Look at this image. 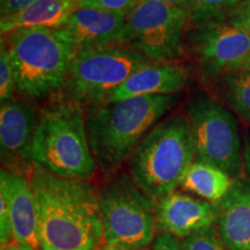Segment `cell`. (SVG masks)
<instances>
[{"label":"cell","instance_id":"cell-1","mask_svg":"<svg viewBox=\"0 0 250 250\" xmlns=\"http://www.w3.org/2000/svg\"><path fill=\"white\" fill-rule=\"evenodd\" d=\"M29 181L37 203L41 249L102 248L99 192L88 181L62 179L39 166H34Z\"/></svg>","mask_w":250,"mask_h":250},{"label":"cell","instance_id":"cell-2","mask_svg":"<svg viewBox=\"0 0 250 250\" xmlns=\"http://www.w3.org/2000/svg\"><path fill=\"white\" fill-rule=\"evenodd\" d=\"M175 102V95H149L83 107L90 148L101 173L118 171Z\"/></svg>","mask_w":250,"mask_h":250},{"label":"cell","instance_id":"cell-3","mask_svg":"<svg viewBox=\"0 0 250 250\" xmlns=\"http://www.w3.org/2000/svg\"><path fill=\"white\" fill-rule=\"evenodd\" d=\"M14 68L17 92L26 100L61 95L78 50L65 27H35L1 35Z\"/></svg>","mask_w":250,"mask_h":250},{"label":"cell","instance_id":"cell-4","mask_svg":"<svg viewBox=\"0 0 250 250\" xmlns=\"http://www.w3.org/2000/svg\"><path fill=\"white\" fill-rule=\"evenodd\" d=\"M33 162L62 179L88 181L98 166L90 148L83 105L56 98L39 112Z\"/></svg>","mask_w":250,"mask_h":250},{"label":"cell","instance_id":"cell-5","mask_svg":"<svg viewBox=\"0 0 250 250\" xmlns=\"http://www.w3.org/2000/svg\"><path fill=\"white\" fill-rule=\"evenodd\" d=\"M196 160L189 120L173 114L155 124L129 159V174L153 202L176 191Z\"/></svg>","mask_w":250,"mask_h":250},{"label":"cell","instance_id":"cell-6","mask_svg":"<svg viewBox=\"0 0 250 250\" xmlns=\"http://www.w3.org/2000/svg\"><path fill=\"white\" fill-rule=\"evenodd\" d=\"M99 206L107 246L143 250L155 241V203L129 173L114 177L101 188Z\"/></svg>","mask_w":250,"mask_h":250},{"label":"cell","instance_id":"cell-7","mask_svg":"<svg viewBox=\"0 0 250 250\" xmlns=\"http://www.w3.org/2000/svg\"><path fill=\"white\" fill-rule=\"evenodd\" d=\"M149 62L127 44L80 50L72 62L61 96L83 107L103 102L131 74Z\"/></svg>","mask_w":250,"mask_h":250},{"label":"cell","instance_id":"cell-8","mask_svg":"<svg viewBox=\"0 0 250 250\" xmlns=\"http://www.w3.org/2000/svg\"><path fill=\"white\" fill-rule=\"evenodd\" d=\"M190 23L189 9L159 0H138L126 15L123 43L152 62H180Z\"/></svg>","mask_w":250,"mask_h":250},{"label":"cell","instance_id":"cell-9","mask_svg":"<svg viewBox=\"0 0 250 250\" xmlns=\"http://www.w3.org/2000/svg\"><path fill=\"white\" fill-rule=\"evenodd\" d=\"M191 126L196 160L215 166L236 179L243 166L239 124L228 109L205 93H197L184 107Z\"/></svg>","mask_w":250,"mask_h":250},{"label":"cell","instance_id":"cell-10","mask_svg":"<svg viewBox=\"0 0 250 250\" xmlns=\"http://www.w3.org/2000/svg\"><path fill=\"white\" fill-rule=\"evenodd\" d=\"M188 41L205 81L242 70L250 58V33L229 21L195 27Z\"/></svg>","mask_w":250,"mask_h":250},{"label":"cell","instance_id":"cell-11","mask_svg":"<svg viewBox=\"0 0 250 250\" xmlns=\"http://www.w3.org/2000/svg\"><path fill=\"white\" fill-rule=\"evenodd\" d=\"M37 117L29 100L11 99L0 107V149L4 169L29 177L34 169L33 139Z\"/></svg>","mask_w":250,"mask_h":250},{"label":"cell","instance_id":"cell-12","mask_svg":"<svg viewBox=\"0 0 250 250\" xmlns=\"http://www.w3.org/2000/svg\"><path fill=\"white\" fill-rule=\"evenodd\" d=\"M0 197L7 204L14 242L41 249L39 212L29 177L2 168L0 171Z\"/></svg>","mask_w":250,"mask_h":250},{"label":"cell","instance_id":"cell-13","mask_svg":"<svg viewBox=\"0 0 250 250\" xmlns=\"http://www.w3.org/2000/svg\"><path fill=\"white\" fill-rule=\"evenodd\" d=\"M156 226L160 234L183 240L215 224L214 204L175 191L155 203Z\"/></svg>","mask_w":250,"mask_h":250},{"label":"cell","instance_id":"cell-14","mask_svg":"<svg viewBox=\"0 0 250 250\" xmlns=\"http://www.w3.org/2000/svg\"><path fill=\"white\" fill-rule=\"evenodd\" d=\"M191 76V68L180 62H149L131 74L105 101L149 95H176L189 85Z\"/></svg>","mask_w":250,"mask_h":250},{"label":"cell","instance_id":"cell-15","mask_svg":"<svg viewBox=\"0 0 250 250\" xmlns=\"http://www.w3.org/2000/svg\"><path fill=\"white\" fill-rule=\"evenodd\" d=\"M126 15L93 6L78 5L62 27L73 36L77 50L124 44Z\"/></svg>","mask_w":250,"mask_h":250},{"label":"cell","instance_id":"cell-16","mask_svg":"<svg viewBox=\"0 0 250 250\" xmlns=\"http://www.w3.org/2000/svg\"><path fill=\"white\" fill-rule=\"evenodd\" d=\"M214 208V225L228 249L250 250V176L234 179L229 192Z\"/></svg>","mask_w":250,"mask_h":250},{"label":"cell","instance_id":"cell-17","mask_svg":"<svg viewBox=\"0 0 250 250\" xmlns=\"http://www.w3.org/2000/svg\"><path fill=\"white\" fill-rule=\"evenodd\" d=\"M79 5V0H37L20 13L0 20L1 35L24 28H59Z\"/></svg>","mask_w":250,"mask_h":250},{"label":"cell","instance_id":"cell-18","mask_svg":"<svg viewBox=\"0 0 250 250\" xmlns=\"http://www.w3.org/2000/svg\"><path fill=\"white\" fill-rule=\"evenodd\" d=\"M234 179L215 166L195 160L184 175L181 188L206 202L217 204L229 192Z\"/></svg>","mask_w":250,"mask_h":250},{"label":"cell","instance_id":"cell-19","mask_svg":"<svg viewBox=\"0 0 250 250\" xmlns=\"http://www.w3.org/2000/svg\"><path fill=\"white\" fill-rule=\"evenodd\" d=\"M217 90L225 104L250 125V71L240 70L217 81Z\"/></svg>","mask_w":250,"mask_h":250},{"label":"cell","instance_id":"cell-20","mask_svg":"<svg viewBox=\"0 0 250 250\" xmlns=\"http://www.w3.org/2000/svg\"><path fill=\"white\" fill-rule=\"evenodd\" d=\"M243 0H192L189 8L192 27H201L215 21H227Z\"/></svg>","mask_w":250,"mask_h":250},{"label":"cell","instance_id":"cell-21","mask_svg":"<svg viewBox=\"0 0 250 250\" xmlns=\"http://www.w3.org/2000/svg\"><path fill=\"white\" fill-rule=\"evenodd\" d=\"M183 250H229L215 225L204 227L181 240Z\"/></svg>","mask_w":250,"mask_h":250},{"label":"cell","instance_id":"cell-22","mask_svg":"<svg viewBox=\"0 0 250 250\" xmlns=\"http://www.w3.org/2000/svg\"><path fill=\"white\" fill-rule=\"evenodd\" d=\"M17 92V81H15L14 68L12 65L8 50L1 39L0 44V101L4 103L14 98Z\"/></svg>","mask_w":250,"mask_h":250},{"label":"cell","instance_id":"cell-23","mask_svg":"<svg viewBox=\"0 0 250 250\" xmlns=\"http://www.w3.org/2000/svg\"><path fill=\"white\" fill-rule=\"evenodd\" d=\"M138 0H83L79 5L93 6L102 9H107L111 12H118L125 15L129 14V12L134 7Z\"/></svg>","mask_w":250,"mask_h":250},{"label":"cell","instance_id":"cell-24","mask_svg":"<svg viewBox=\"0 0 250 250\" xmlns=\"http://www.w3.org/2000/svg\"><path fill=\"white\" fill-rule=\"evenodd\" d=\"M35 1L37 0H0V14L1 18L18 14Z\"/></svg>","mask_w":250,"mask_h":250},{"label":"cell","instance_id":"cell-25","mask_svg":"<svg viewBox=\"0 0 250 250\" xmlns=\"http://www.w3.org/2000/svg\"><path fill=\"white\" fill-rule=\"evenodd\" d=\"M151 250H183V248L181 240L169 234H159L153 242Z\"/></svg>","mask_w":250,"mask_h":250},{"label":"cell","instance_id":"cell-26","mask_svg":"<svg viewBox=\"0 0 250 250\" xmlns=\"http://www.w3.org/2000/svg\"><path fill=\"white\" fill-rule=\"evenodd\" d=\"M227 21L232 23L250 21V0H243L241 4L234 9L233 13L230 14Z\"/></svg>","mask_w":250,"mask_h":250},{"label":"cell","instance_id":"cell-27","mask_svg":"<svg viewBox=\"0 0 250 250\" xmlns=\"http://www.w3.org/2000/svg\"><path fill=\"white\" fill-rule=\"evenodd\" d=\"M242 159H243V167H245L246 171L250 176V134L246 138L245 148H243V153H242Z\"/></svg>","mask_w":250,"mask_h":250},{"label":"cell","instance_id":"cell-28","mask_svg":"<svg viewBox=\"0 0 250 250\" xmlns=\"http://www.w3.org/2000/svg\"><path fill=\"white\" fill-rule=\"evenodd\" d=\"M159 1L166 2V4L176 6V7H182L189 9L192 4V0H159Z\"/></svg>","mask_w":250,"mask_h":250},{"label":"cell","instance_id":"cell-29","mask_svg":"<svg viewBox=\"0 0 250 250\" xmlns=\"http://www.w3.org/2000/svg\"><path fill=\"white\" fill-rule=\"evenodd\" d=\"M5 250H41V249L30 248V247H27V246H21V245H19V243L13 241L12 243H9L7 247H6Z\"/></svg>","mask_w":250,"mask_h":250},{"label":"cell","instance_id":"cell-30","mask_svg":"<svg viewBox=\"0 0 250 250\" xmlns=\"http://www.w3.org/2000/svg\"><path fill=\"white\" fill-rule=\"evenodd\" d=\"M232 23V22H230ZM233 24H235V26H239V27H241V28H243V29H246V30H248L249 33H250V21H246V22H239V23H233Z\"/></svg>","mask_w":250,"mask_h":250},{"label":"cell","instance_id":"cell-31","mask_svg":"<svg viewBox=\"0 0 250 250\" xmlns=\"http://www.w3.org/2000/svg\"><path fill=\"white\" fill-rule=\"evenodd\" d=\"M99 250H126V249H120V248H114V247H109V246H103L101 249H99Z\"/></svg>","mask_w":250,"mask_h":250},{"label":"cell","instance_id":"cell-32","mask_svg":"<svg viewBox=\"0 0 250 250\" xmlns=\"http://www.w3.org/2000/svg\"><path fill=\"white\" fill-rule=\"evenodd\" d=\"M242 70H246V71H250V58L248 59V62H246L245 66H243Z\"/></svg>","mask_w":250,"mask_h":250},{"label":"cell","instance_id":"cell-33","mask_svg":"<svg viewBox=\"0 0 250 250\" xmlns=\"http://www.w3.org/2000/svg\"><path fill=\"white\" fill-rule=\"evenodd\" d=\"M80 1H83V0H79V2H80Z\"/></svg>","mask_w":250,"mask_h":250},{"label":"cell","instance_id":"cell-34","mask_svg":"<svg viewBox=\"0 0 250 250\" xmlns=\"http://www.w3.org/2000/svg\"><path fill=\"white\" fill-rule=\"evenodd\" d=\"M98 250H99V249H98Z\"/></svg>","mask_w":250,"mask_h":250}]
</instances>
